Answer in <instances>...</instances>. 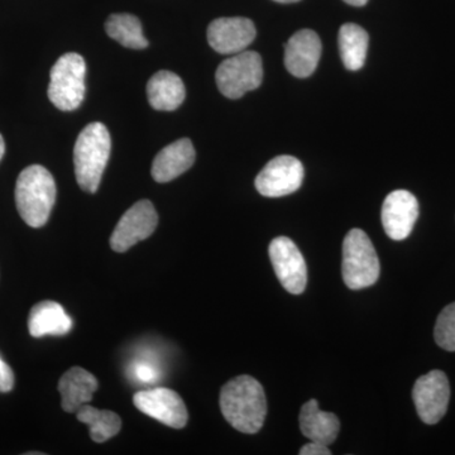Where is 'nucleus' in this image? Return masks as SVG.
Wrapping results in <instances>:
<instances>
[{
    "label": "nucleus",
    "instance_id": "obj_15",
    "mask_svg": "<svg viewBox=\"0 0 455 455\" xmlns=\"http://www.w3.org/2000/svg\"><path fill=\"white\" fill-rule=\"evenodd\" d=\"M196 163V148L188 139H182L164 147L156 156L152 164V178L155 181H172L182 173L187 172Z\"/></svg>",
    "mask_w": 455,
    "mask_h": 455
},
{
    "label": "nucleus",
    "instance_id": "obj_3",
    "mask_svg": "<svg viewBox=\"0 0 455 455\" xmlns=\"http://www.w3.org/2000/svg\"><path fill=\"white\" fill-rule=\"evenodd\" d=\"M112 151L109 131L103 123H90L74 147L75 176L86 193H97Z\"/></svg>",
    "mask_w": 455,
    "mask_h": 455
},
{
    "label": "nucleus",
    "instance_id": "obj_13",
    "mask_svg": "<svg viewBox=\"0 0 455 455\" xmlns=\"http://www.w3.org/2000/svg\"><path fill=\"white\" fill-rule=\"evenodd\" d=\"M418 218V199L409 191H394L383 202V228L386 235L394 241H403L411 235Z\"/></svg>",
    "mask_w": 455,
    "mask_h": 455
},
{
    "label": "nucleus",
    "instance_id": "obj_29",
    "mask_svg": "<svg viewBox=\"0 0 455 455\" xmlns=\"http://www.w3.org/2000/svg\"><path fill=\"white\" fill-rule=\"evenodd\" d=\"M275 2L283 3V4H289V3H298L300 2V0H275Z\"/></svg>",
    "mask_w": 455,
    "mask_h": 455
},
{
    "label": "nucleus",
    "instance_id": "obj_21",
    "mask_svg": "<svg viewBox=\"0 0 455 455\" xmlns=\"http://www.w3.org/2000/svg\"><path fill=\"white\" fill-rule=\"evenodd\" d=\"M76 416L80 423L88 425L90 438L95 443H106L122 429L121 418L116 412L99 410L89 403L80 407Z\"/></svg>",
    "mask_w": 455,
    "mask_h": 455
},
{
    "label": "nucleus",
    "instance_id": "obj_23",
    "mask_svg": "<svg viewBox=\"0 0 455 455\" xmlns=\"http://www.w3.org/2000/svg\"><path fill=\"white\" fill-rule=\"evenodd\" d=\"M436 344L448 352H455V302L443 309L434 331Z\"/></svg>",
    "mask_w": 455,
    "mask_h": 455
},
{
    "label": "nucleus",
    "instance_id": "obj_27",
    "mask_svg": "<svg viewBox=\"0 0 455 455\" xmlns=\"http://www.w3.org/2000/svg\"><path fill=\"white\" fill-rule=\"evenodd\" d=\"M347 4L355 5V7H363L368 3V0H344Z\"/></svg>",
    "mask_w": 455,
    "mask_h": 455
},
{
    "label": "nucleus",
    "instance_id": "obj_18",
    "mask_svg": "<svg viewBox=\"0 0 455 455\" xmlns=\"http://www.w3.org/2000/svg\"><path fill=\"white\" fill-rule=\"evenodd\" d=\"M301 433L311 442L322 444H333L340 430L339 419L331 412L322 411L316 400H310L301 407L300 418Z\"/></svg>",
    "mask_w": 455,
    "mask_h": 455
},
{
    "label": "nucleus",
    "instance_id": "obj_7",
    "mask_svg": "<svg viewBox=\"0 0 455 455\" xmlns=\"http://www.w3.org/2000/svg\"><path fill=\"white\" fill-rule=\"evenodd\" d=\"M157 224L158 214L154 204L149 200H140L128 209L116 224L110 236V247L118 253L127 252L134 244L148 238Z\"/></svg>",
    "mask_w": 455,
    "mask_h": 455
},
{
    "label": "nucleus",
    "instance_id": "obj_19",
    "mask_svg": "<svg viewBox=\"0 0 455 455\" xmlns=\"http://www.w3.org/2000/svg\"><path fill=\"white\" fill-rule=\"evenodd\" d=\"M147 97L154 109L172 112L184 103L187 90L178 75L158 71L147 84Z\"/></svg>",
    "mask_w": 455,
    "mask_h": 455
},
{
    "label": "nucleus",
    "instance_id": "obj_16",
    "mask_svg": "<svg viewBox=\"0 0 455 455\" xmlns=\"http://www.w3.org/2000/svg\"><path fill=\"white\" fill-rule=\"evenodd\" d=\"M98 387V379L88 371L82 367L70 368L59 382L62 409L70 414L76 412L80 407L92 400V395Z\"/></svg>",
    "mask_w": 455,
    "mask_h": 455
},
{
    "label": "nucleus",
    "instance_id": "obj_28",
    "mask_svg": "<svg viewBox=\"0 0 455 455\" xmlns=\"http://www.w3.org/2000/svg\"><path fill=\"white\" fill-rule=\"evenodd\" d=\"M5 152V143L4 140H3L2 134H0V160H2L3 156H4Z\"/></svg>",
    "mask_w": 455,
    "mask_h": 455
},
{
    "label": "nucleus",
    "instance_id": "obj_14",
    "mask_svg": "<svg viewBox=\"0 0 455 455\" xmlns=\"http://www.w3.org/2000/svg\"><path fill=\"white\" fill-rule=\"evenodd\" d=\"M322 56V41L311 29H301L287 42L284 65L296 77H309L316 70Z\"/></svg>",
    "mask_w": 455,
    "mask_h": 455
},
{
    "label": "nucleus",
    "instance_id": "obj_10",
    "mask_svg": "<svg viewBox=\"0 0 455 455\" xmlns=\"http://www.w3.org/2000/svg\"><path fill=\"white\" fill-rule=\"evenodd\" d=\"M304 181V166L292 156H278L266 164L256 178L257 191L266 197H283L295 193Z\"/></svg>",
    "mask_w": 455,
    "mask_h": 455
},
{
    "label": "nucleus",
    "instance_id": "obj_24",
    "mask_svg": "<svg viewBox=\"0 0 455 455\" xmlns=\"http://www.w3.org/2000/svg\"><path fill=\"white\" fill-rule=\"evenodd\" d=\"M132 374L137 381L148 383V385H152L161 379V371L154 362L140 361V359L132 366Z\"/></svg>",
    "mask_w": 455,
    "mask_h": 455
},
{
    "label": "nucleus",
    "instance_id": "obj_8",
    "mask_svg": "<svg viewBox=\"0 0 455 455\" xmlns=\"http://www.w3.org/2000/svg\"><path fill=\"white\" fill-rule=\"evenodd\" d=\"M268 253L283 289L292 295L304 292L307 283V269L298 245L287 236H277L269 244Z\"/></svg>",
    "mask_w": 455,
    "mask_h": 455
},
{
    "label": "nucleus",
    "instance_id": "obj_12",
    "mask_svg": "<svg viewBox=\"0 0 455 455\" xmlns=\"http://www.w3.org/2000/svg\"><path fill=\"white\" fill-rule=\"evenodd\" d=\"M256 38L252 20L243 17L218 18L208 28V42L221 55H235L250 46Z\"/></svg>",
    "mask_w": 455,
    "mask_h": 455
},
{
    "label": "nucleus",
    "instance_id": "obj_20",
    "mask_svg": "<svg viewBox=\"0 0 455 455\" xmlns=\"http://www.w3.org/2000/svg\"><path fill=\"white\" fill-rule=\"evenodd\" d=\"M339 51L341 61L349 71H358L366 62L370 36L355 23H347L339 29Z\"/></svg>",
    "mask_w": 455,
    "mask_h": 455
},
{
    "label": "nucleus",
    "instance_id": "obj_22",
    "mask_svg": "<svg viewBox=\"0 0 455 455\" xmlns=\"http://www.w3.org/2000/svg\"><path fill=\"white\" fill-rule=\"evenodd\" d=\"M106 31L110 38L128 49L142 50L148 47V41L143 36L140 20L132 14H112L108 18Z\"/></svg>",
    "mask_w": 455,
    "mask_h": 455
},
{
    "label": "nucleus",
    "instance_id": "obj_1",
    "mask_svg": "<svg viewBox=\"0 0 455 455\" xmlns=\"http://www.w3.org/2000/svg\"><path fill=\"white\" fill-rule=\"evenodd\" d=\"M221 414L235 430L256 434L262 429L267 414L265 391L256 379L238 376L220 391Z\"/></svg>",
    "mask_w": 455,
    "mask_h": 455
},
{
    "label": "nucleus",
    "instance_id": "obj_6",
    "mask_svg": "<svg viewBox=\"0 0 455 455\" xmlns=\"http://www.w3.org/2000/svg\"><path fill=\"white\" fill-rule=\"evenodd\" d=\"M218 89L224 97L239 99L245 92L259 88L263 65L256 51H242L221 62L215 74Z\"/></svg>",
    "mask_w": 455,
    "mask_h": 455
},
{
    "label": "nucleus",
    "instance_id": "obj_2",
    "mask_svg": "<svg viewBox=\"0 0 455 455\" xmlns=\"http://www.w3.org/2000/svg\"><path fill=\"white\" fill-rule=\"evenodd\" d=\"M56 194L55 179L44 166L32 164L20 172L16 184V204L27 226L41 228L49 221Z\"/></svg>",
    "mask_w": 455,
    "mask_h": 455
},
{
    "label": "nucleus",
    "instance_id": "obj_17",
    "mask_svg": "<svg viewBox=\"0 0 455 455\" xmlns=\"http://www.w3.org/2000/svg\"><path fill=\"white\" fill-rule=\"evenodd\" d=\"M73 328V320L62 305L56 301H42L32 307L28 316V331L33 338L44 335H66Z\"/></svg>",
    "mask_w": 455,
    "mask_h": 455
},
{
    "label": "nucleus",
    "instance_id": "obj_5",
    "mask_svg": "<svg viewBox=\"0 0 455 455\" xmlns=\"http://www.w3.org/2000/svg\"><path fill=\"white\" fill-rule=\"evenodd\" d=\"M86 64L79 53L68 52L57 60L50 75L49 99L62 110L73 112L85 98Z\"/></svg>",
    "mask_w": 455,
    "mask_h": 455
},
{
    "label": "nucleus",
    "instance_id": "obj_11",
    "mask_svg": "<svg viewBox=\"0 0 455 455\" xmlns=\"http://www.w3.org/2000/svg\"><path fill=\"white\" fill-rule=\"evenodd\" d=\"M133 403L140 412L173 429H182L188 424L187 405L179 394L170 388L157 387L137 392Z\"/></svg>",
    "mask_w": 455,
    "mask_h": 455
},
{
    "label": "nucleus",
    "instance_id": "obj_26",
    "mask_svg": "<svg viewBox=\"0 0 455 455\" xmlns=\"http://www.w3.org/2000/svg\"><path fill=\"white\" fill-rule=\"evenodd\" d=\"M300 455H331L328 445L322 443L311 442L309 444L304 445L299 451Z\"/></svg>",
    "mask_w": 455,
    "mask_h": 455
},
{
    "label": "nucleus",
    "instance_id": "obj_4",
    "mask_svg": "<svg viewBox=\"0 0 455 455\" xmlns=\"http://www.w3.org/2000/svg\"><path fill=\"white\" fill-rule=\"evenodd\" d=\"M381 272L372 242L363 230H350L343 242L341 274L350 290H362L377 283Z\"/></svg>",
    "mask_w": 455,
    "mask_h": 455
},
{
    "label": "nucleus",
    "instance_id": "obj_9",
    "mask_svg": "<svg viewBox=\"0 0 455 455\" xmlns=\"http://www.w3.org/2000/svg\"><path fill=\"white\" fill-rule=\"evenodd\" d=\"M412 398L418 415L425 424H438L447 414L451 386L442 371H431L415 382Z\"/></svg>",
    "mask_w": 455,
    "mask_h": 455
},
{
    "label": "nucleus",
    "instance_id": "obj_25",
    "mask_svg": "<svg viewBox=\"0 0 455 455\" xmlns=\"http://www.w3.org/2000/svg\"><path fill=\"white\" fill-rule=\"evenodd\" d=\"M14 373L4 359L0 357V394L13 390Z\"/></svg>",
    "mask_w": 455,
    "mask_h": 455
}]
</instances>
